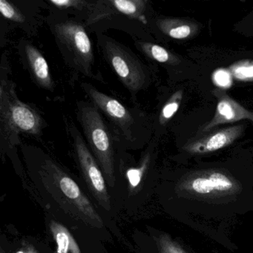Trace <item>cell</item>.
<instances>
[{"mask_svg":"<svg viewBox=\"0 0 253 253\" xmlns=\"http://www.w3.org/2000/svg\"><path fill=\"white\" fill-rule=\"evenodd\" d=\"M17 50L23 68L35 85L45 91L54 92L55 82L46 59L38 47L28 40L21 39L17 44Z\"/></svg>","mask_w":253,"mask_h":253,"instance_id":"cell-11","label":"cell"},{"mask_svg":"<svg viewBox=\"0 0 253 253\" xmlns=\"http://www.w3.org/2000/svg\"><path fill=\"white\" fill-rule=\"evenodd\" d=\"M151 33L174 40H184L198 32V25L184 19L172 17H152L149 22Z\"/></svg>","mask_w":253,"mask_h":253,"instance_id":"cell-14","label":"cell"},{"mask_svg":"<svg viewBox=\"0 0 253 253\" xmlns=\"http://www.w3.org/2000/svg\"><path fill=\"white\" fill-rule=\"evenodd\" d=\"M17 253H38V252L35 250L34 247H26L20 250V251L17 252Z\"/></svg>","mask_w":253,"mask_h":253,"instance_id":"cell-22","label":"cell"},{"mask_svg":"<svg viewBox=\"0 0 253 253\" xmlns=\"http://www.w3.org/2000/svg\"><path fill=\"white\" fill-rule=\"evenodd\" d=\"M76 117L87 146L107 178L108 183L114 186L119 141L101 112L91 102H77Z\"/></svg>","mask_w":253,"mask_h":253,"instance_id":"cell-5","label":"cell"},{"mask_svg":"<svg viewBox=\"0 0 253 253\" xmlns=\"http://www.w3.org/2000/svg\"><path fill=\"white\" fill-rule=\"evenodd\" d=\"M232 72L234 76L241 81H253V62H241L232 66Z\"/></svg>","mask_w":253,"mask_h":253,"instance_id":"cell-20","label":"cell"},{"mask_svg":"<svg viewBox=\"0 0 253 253\" xmlns=\"http://www.w3.org/2000/svg\"><path fill=\"white\" fill-rule=\"evenodd\" d=\"M81 87L126 149H139L145 146L150 137V124L147 115L140 108L127 106L88 83H82Z\"/></svg>","mask_w":253,"mask_h":253,"instance_id":"cell-4","label":"cell"},{"mask_svg":"<svg viewBox=\"0 0 253 253\" xmlns=\"http://www.w3.org/2000/svg\"><path fill=\"white\" fill-rule=\"evenodd\" d=\"M47 26L55 41L63 61L74 73L103 83L96 66L92 42L82 20L64 11L48 8Z\"/></svg>","mask_w":253,"mask_h":253,"instance_id":"cell-3","label":"cell"},{"mask_svg":"<svg viewBox=\"0 0 253 253\" xmlns=\"http://www.w3.org/2000/svg\"><path fill=\"white\" fill-rule=\"evenodd\" d=\"M67 132L72 143L74 155L81 169L88 189L105 210H111L110 197L108 193L103 171L87 146L85 138L74 123L67 124Z\"/></svg>","mask_w":253,"mask_h":253,"instance_id":"cell-8","label":"cell"},{"mask_svg":"<svg viewBox=\"0 0 253 253\" xmlns=\"http://www.w3.org/2000/svg\"><path fill=\"white\" fill-rule=\"evenodd\" d=\"M155 242L160 253H190L167 233L157 235Z\"/></svg>","mask_w":253,"mask_h":253,"instance_id":"cell-19","label":"cell"},{"mask_svg":"<svg viewBox=\"0 0 253 253\" xmlns=\"http://www.w3.org/2000/svg\"><path fill=\"white\" fill-rule=\"evenodd\" d=\"M45 0H0V13L6 24L18 28L29 37H36L46 17Z\"/></svg>","mask_w":253,"mask_h":253,"instance_id":"cell-10","label":"cell"},{"mask_svg":"<svg viewBox=\"0 0 253 253\" xmlns=\"http://www.w3.org/2000/svg\"><path fill=\"white\" fill-rule=\"evenodd\" d=\"M50 230L57 244L54 253H81L78 243L66 226L52 220L50 223Z\"/></svg>","mask_w":253,"mask_h":253,"instance_id":"cell-16","label":"cell"},{"mask_svg":"<svg viewBox=\"0 0 253 253\" xmlns=\"http://www.w3.org/2000/svg\"><path fill=\"white\" fill-rule=\"evenodd\" d=\"M152 17L149 0H89L79 19L88 32L105 34L113 29L125 32L132 40L154 42L149 26Z\"/></svg>","mask_w":253,"mask_h":253,"instance_id":"cell-2","label":"cell"},{"mask_svg":"<svg viewBox=\"0 0 253 253\" xmlns=\"http://www.w3.org/2000/svg\"><path fill=\"white\" fill-rule=\"evenodd\" d=\"M133 43L136 49L150 61L169 66L177 63V57L174 54L155 42L133 40Z\"/></svg>","mask_w":253,"mask_h":253,"instance_id":"cell-15","label":"cell"},{"mask_svg":"<svg viewBox=\"0 0 253 253\" xmlns=\"http://www.w3.org/2000/svg\"><path fill=\"white\" fill-rule=\"evenodd\" d=\"M1 253H5V252L3 251V250H1Z\"/></svg>","mask_w":253,"mask_h":253,"instance_id":"cell-23","label":"cell"},{"mask_svg":"<svg viewBox=\"0 0 253 253\" xmlns=\"http://www.w3.org/2000/svg\"><path fill=\"white\" fill-rule=\"evenodd\" d=\"M244 124H237L217 131H209L200 138L188 142L183 149L192 155H204L215 152L232 144L244 132Z\"/></svg>","mask_w":253,"mask_h":253,"instance_id":"cell-13","label":"cell"},{"mask_svg":"<svg viewBox=\"0 0 253 253\" xmlns=\"http://www.w3.org/2000/svg\"><path fill=\"white\" fill-rule=\"evenodd\" d=\"M22 149L35 160L38 173L44 181L54 185L66 204L72 207V211L78 213V217L91 226H103V220L89 200L58 163L40 148L23 145Z\"/></svg>","mask_w":253,"mask_h":253,"instance_id":"cell-7","label":"cell"},{"mask_svg":"<svg viewBox=\"0 0 253 253\" xmlns=\"http://www.w3.org/2000/svg\"><path fill=\"white\" fill-rule=\"evenodd\" d=\"M96 36L100 54L136 103L140 91L150 86L153 72L126 45L106 34H96Z\"/></svg>","mask_w":253,"mask_h":253,"instance_id":"cell-6","label":"cell"},{"mask_svg":"<svg viewBox=\"0 0 253 253\" xmlns=\"http://www.w3.org/2000/svg\"><path fill=\"white\" fill-rule=\"evenodd\" d=\"M182 193L203 198H218L233 195L239 190L238 182L224 171L205 170L192 173L179 183Z\"/></svg>","mask_w":253,"mask_h":253,"instance_id":"cell-9","label":"cell"},{"mask_svg":"<svg viewBox=\"0 0 253 253\" xmlns=\"http://www.w3.org/2000/svg\"><path fill=\"white\" fill-rule=\"evenodd\" d=\"M152 149H153V143H152L145 151L138 165L129 167L126 170V177L128 180L130 187L132 189H135L141 183L145 174L150 167L152 159Z\"/></svg>","mask_w":253,"mask_h":253,"instance_id":"cell-17","label":"cell"},{"mask_svg":"<svg viewBox=\"0 0 253 253\" xmlns=\"http://www.w3.org/2000/svg\"><path fill=\"white\" fill-rule=\"evenodd\" d=\"M213 78H214V82L220 87V88H227L232 84L230 73L224 69L217 71L214 74Z\"/></svg>","mask_w":253,"mask_h":253,"instance_id":"cell-21","label":"cell"},{"mask_svg":"<svg viewBox=\"0 0 253 253\" xmlns=\"http://www.w3.org/2000/svg\"><path fill=\"white\" fill-rule=\"evenodd\" d=\"M182 97H183L182 91H176L161 106L158 113V119H157L158 126H165L169 121L177 113L181 103Z\"/></svg>","mask_w":253,"mask_h":253,"instance_id":"cell-18","label":"cell"},{"mask_svg":"<svg viewBox=\"0 0 253 253\" xmlns=\"http://www.w3.org/2000/svg\"><path fill=\"white\" fill-rule=\"evenodd\" d=\"M10 68L6 54L0 66V143L2 154L21 145V134L41 137L48 126L37 108L19 98L16 85L8 78Z\"/></svg>","mask_w":253,"mask_h":253,"instance_id":"cell-1","label":"cell"},{"mask_svg":"<svg viewBox=\"0 0 253 253\" xmlns=\"http://www.w3.org/2000/svg\"><path fill=\"white\" fill-rule=\"evenodd\" d=\"M211 94L217 101L215 112L212 119L203 126L201 132H209L217 126L233 124L243 120H248L253 124V112L247 110L222 88H215Z\"/></svg>","mask_w":253,"mask_h":253,"instance_id":"cell-12","label":"cell"}]
</instances>
